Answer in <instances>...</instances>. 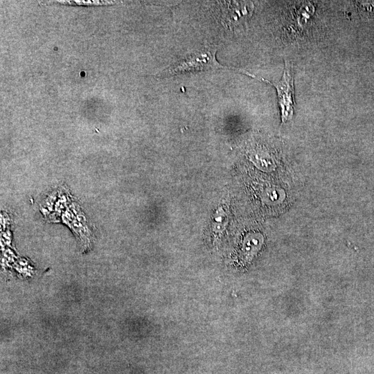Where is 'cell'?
Listing matches in <instances>:
<instances>
[{
  "label": "cell",
  "mask_w": 374,
  "mask_h": 374,
  "mask_svg": "<svg viewBox=\"0 0 374 374\" xmlns=\"http://www.w3.org/2000/svg\"><path fill=\"white\" fill-rule=\"evenodd\" d=\"M217 48L206 46L193 51L165 67L159 73L161 77H172L186 73H195L216 70L234 71L250 77L251 73L220 63L216 57Z\"/></svg>",
  "instance_id": "6da1fadb"
},
{
  "label": "cell",
  "mask_w": 374,
  "mask_h": 374,
  "mask_svg": "<svg viewBox=\"0 0 374 374\" xmlns=\"http://www.w3.org/2000/svg\"><path fill=\"white\" fill-rule=\"evenodd\" d=\"M255 78L272 85L276 89L282 123H285L292 119L294 111V79L289 62H285L283 76L280 81L277 82H271L267 80L257 76Z\"/></svg>",
  "instance_id": "7a4b0ae2"
}]
</instances>
